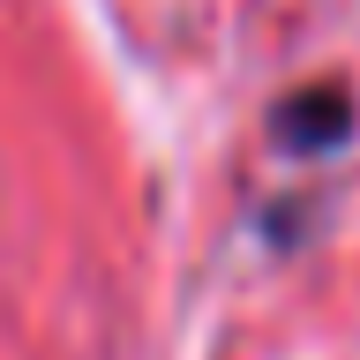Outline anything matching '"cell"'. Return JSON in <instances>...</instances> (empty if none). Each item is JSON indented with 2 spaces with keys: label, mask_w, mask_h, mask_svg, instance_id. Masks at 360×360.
<instances>
[{
  "label": "cell",
  "mask_w": 360,
  "mask_h": 360,
  "mask_svg": "<svg viewBox=\"0 0 360 360\" xmlns=\"http://www.w3.org/2000/svg\"><path fill=\"white\" fill-rule=\"evenodd\" d=\"M353 135V98L338 83H308L278 105V143L285 150H338Z\"/></svg>",
  "instance_id": "cell-1"
}]
</instances>
